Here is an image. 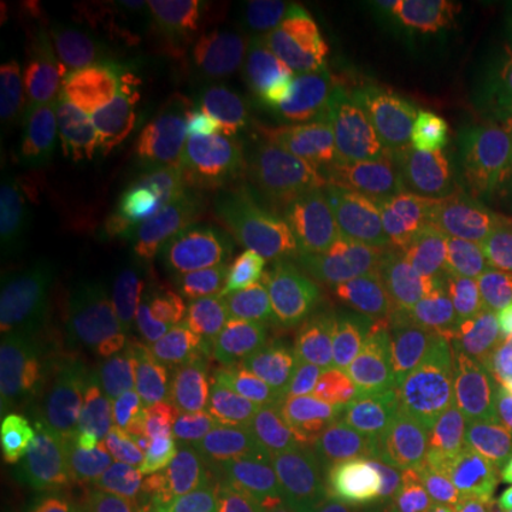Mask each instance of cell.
Masks as SVG:
<instances>
[{"label": "cell", "instance_id": "6da1fadb", "mask_svg": "<svg viewBox=\"0 0 512 512\" xmlns=\"http://www.w3.org/2000/svg\"><path fill=\"white\" fill-rule=\"evenodd\" d=\"M92 330L109 393L103 433L194 416L234 393L251 291L200 137L171 109L120 148Z\"/></svg>", "mask_w": 512, "mask_h": 512}, {"label": "cell", "instance_id": "7a4b0ae2", "mask_svg": "<svg viewBox=\"0 0 512 512\" xmlns=\"http://www.w3.org/2000/svg\"><path fill=\"white\" fill-rule=\"evenodd\" d=\"M490 308L473 256L410 245L256 308L239 370L342 456L370 461L467 382Z\"/></svg>", "mask_w": 512, "mask_h": 512}, {"label": "cell", "instance_id": "3957f363", "mask_svg": "<svg viewBox=\"0 0 512 512\" xmlns=\"http://www.w3.org/2000/svg\"><path fill=\"white\" fill-rule=\"evenodd\" d=\"M194 137L234 234L251 313L359 262L433 245L427 188L336 114L262 92H211Z\"/></svg>", "mask_w": 512, "mask_h": 512}, {"label": "cell", "instance_id": "277c9868", "mask_svg": "<svg viewBox=\"0 0 512 512\" xmlns=\"http://www.w3.org/2000/svg\"><path fill=\"white\" fill-rule=\"evenodd\" d=\"M97 330L80 262L63 239L12 251L0 268V473L46 490L92 416Z\"/></svg>", "mask_w": 512, "mask_h": 512}, {"label": "cell", "instance_id": "5b68a950", "mask_svg": "<svg viewBox=\"0 0 512 512\" xmlns=\"http://www.w3.org/2000/svg\"><path fill=\"white\" fill-rule=\"evenodd\" d=\"M382 512H512V296L495 291L467 382L365 461Z\"/></svg>", "mask_w": 512, "mask_h": 512}, {"label": "cell", "instance_id": "8992f818", "mask_svg": "<svg viewBox=\"0 0 512 512\" xmlns=\"http://www.w3.org/2000/svg\"><path fill=\"white\" fill-rule=\"evenodd\" d=\"M228 507L234 512H382L365 461L342 456L239 370L228 393Z\"/></svg>", "mask_w": 512, "mask_h": 512}, {"label": "cell", "instance_id": "52a82bcc", "mask_svg": "<svg viewBox=\"0 0 512 512\" xmlns=\"http://www.w3.org/2000/svg\"><path fill=\"white\" fill-rule=\"evenodd\" d=\"M92 501V512H234L228 507V399L194 416L103 433Z\"/></svg>", "mask_w": 512, "mask_h": 512}]
</instances>
